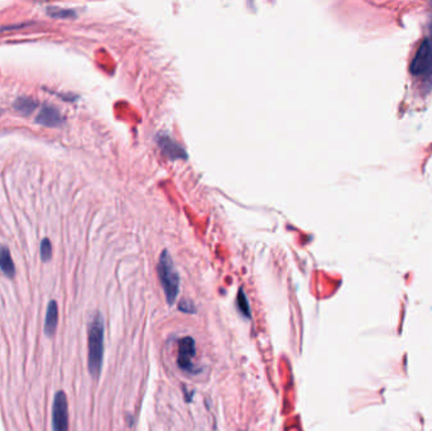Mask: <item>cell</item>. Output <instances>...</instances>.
<instances>
[{"instance_id":"ba28073f","label":"cell","mask_w":432,"mask_h":431,"mask_svg":"<svg viewBox=\"0 0 432 431\" xmlns=\"http://www.w3.org/2000/svg\"><path fill=\"white\" fill-rule=\"evenodd\" d=\"M159 146L163 149V152L166 154H168L171 158H184V157H187L186 153H184V150L176 142L172 141L171 138L167 137V135H163L162 138H159Z\"/></svg>"},{"instance_id":"9c48e42d","label":"cell","mask_w":432,"mask_h":431,"mask_svg":"<svg viewBox=\"0 0 432 431\" xmlns=\"http://www.w3.org/2000/svg\"><path fill=\"white\" fill-rule=\"evenodd\" d=\"M0 269L9 278H13L16 275V265L7 247H0Z\"/></svg>"},{"instance_id":"7c38bea8","label":"cell","mask_w":432,"mask_h":431,"mask_svg":"<svg viewBox=\"0 0 432 431\" xmlns=\"http://www.w3.org/2000/svg\"><path fill=\"white\" fill-rule=\"evenodd\" d=\"M47 14L52 18H73L76 17V13L73 9H64V8H47Z\"/></svg>"},{"instance_id":"6da1fadb","label":"cell","mask_w":432,"mask_h":431,"mask_svg":"<svg viewBox=\"0 0 432 431\" xmlns=\"http://www.w3.org/2000/svg\"><path fill=\"white\" fill-rule=\"evenodd\" d=\"M104 319L101 314L96 313L91 317L87 328V365L94 378H99L101 373L104 359Z\"/></svg>"},{"instance_id":"5b68a950","label":"cell","mask_w":432,"mask_h":431,"mask_svg":"<svg viewBox=\"0 0 432 431\" xmlns=\"http://www.w3.org/2000/svg\"><path fill=\"white\" fill-rule=\"evenodd\" d=\"M52 430L68 431V403L65 392L58 391L54 395L52 406Z\"/></svg>"},{"instance_id":"3957f363","label":"cell","mask_w":432,"mask_h":431,"mask_svg":"<svg viewBox=\"0 0 432 431\" xmlns=\"http://www.w3.org/2000/svg\"><path fill=\"white\" fill-rule=\"evenodd\" d=\"M411 72L423 80L432 81V32L422 41L411 65Z\"/></svg>"},{"instance_id":"8fae6325","label":"cell","mask_w":432,"mask_h":431,"mask_svg":"<svg viewBox=\"0 0 432 431\" xmlns=\"http://www.w3.org/2000/svg\"><path fill=\"white\" fill-rule=\"evenodd\" d=\"M236 306H238L239 311H240L245 317L250 319L251 314H250V307H249L248 297H247V295L244 294L243 288L239 290V294L238 296H236Z\"/></svg>"},{"instance_id":"277c9868","label":"cell","mask_w":432,"mask_h":431,"mask_svg":"<svg viewBox=\"0 0 432 431\" xmlns=\"http://www.w3.org/2000/svg\"><path fill=\"white\" fill-rule=\"evenodd\" d=\"M196 355V345L194 338L184 336L178 340V353H177V365L180 369L191 374H196L197 369L192 359Z\"/></svg>"},{"instance_id":"8992f818","label":"cell","mask_w":432,"mask_h":431,"mask_svg":"<svg viewBox=\"0 0 432 431\" xmlns=\"http://www.w3.org/2000/svg\"><path fill=\"white\" fill-rule=\"evenodd\" d=\"M65 121L64 116L57 108L52 105H43L39 110V113L35 116V123H38L45 127L54 128V127H60Z\"/></svg>"},{"instance_id":"5bb4252c","label":"cell","mask_w":432,"mask_h":431,"mask_svg":"<svg viewBox=\"0 0 432 431\" xmlns=\"http://www.w3.org/2000/svg\"><path fill=\"white\" fill-rule=\"evenodd\" d=\"M178 307H180V310L184 311V313H191V314L196 313V309H195L194 303H191L190 301H181L180 305H178Z\"/></svg>"},{"instance_id":"4fadbf2b","label":"cell","mask_w":432,"mask_h":431,"mask_svg":"<svg viewBox=\"0 0 432 431\" xmlns=\"http://www.w3.org/2000/svg\"><path fill=\"white\" fill-rule=\"evenodd\" d=\"M52 257V244L50 242V239L45 238L41 243V258L43 262H47L50 261Z\"/></svg>"},{"instance_id":"30bf717a","label":"cell","mask_w":432,"mask_h":431,"mask_svg":"<svg viewBox=\"0 0 432 431\" xmlns=\"http://www.w3.org/2000/svg\"><path fill=\"white\" fill-rule=\"evenodd\" d=\"M14 109L17 112L23 115H29L32 112H34L35 108L38 106V101L28 96H20L14 101Z\"/></svg>"},{"instance_id":"52a82bcc","label":"cell","mask_w":432,"mask_h":431,"mask_svg":"<svg viewBox=\"0 0 432 431\" xmlns=\"http://www.w3.org/2000/svg\"><path fill=\"white\" fill-rule=\"evenodd\" d=\"M58 324V306L56 301H50L47 306L45 320V332L47 336H52L56 332Z\"/></svg>"},{"instance_id":"7a4b0ae2","label":"cell","mask_w":432,"mask_h":431,"mask_svg":"<svg viewBox=\"0 0 432 431\" xmlns=\"http://www.w3.org/2000/svg\"><path fill=\"white\" fill-rule=\"evenodd\" d=\"M157 272H158L159 281L162 283L167 302L168 305H173L178 296V291H180V276L176 271L168 250H163L159 257Z\"/></svg>"}]
</instances>
